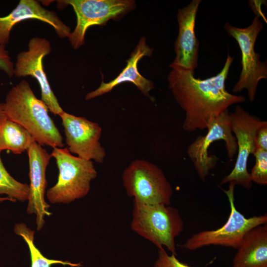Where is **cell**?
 Wrapping results in <instances>:
<instances>
[{
  "instance_id": "obj_1",
  "label": "cell",
  "mask_w": 267,
  "mask_h": 267,
  "mask_svg": "<svg viewBox=\"0 0 267 267\" xmlns=\"http://www.w3.org/2000/svg\"><path fill=\"white\" fill-rule=\"evenodd\" d=\"M233 60L228 54L221 71L203 80L195 78L194 72L170 66L172 70L168 77V86L184 111L182 127L185 131L207 129L229 106L245 101L243 96L230 93L226 89L225 82Z\"/></svg>"
},
{
  "instance_id": "obj_2",
  "label": "cell",
  "mask_w": 267,
  "mask_h": 267,
  "mask_svg": "<svg viewBox=\"0 0 267 267\" xmlns=\"http://www.w3.org/2000/svg\"><path fill=\"white\" fill-rule=\"evenodd\" d=\"M2 106L4 115L26 130L35 142L52 148L63 147V137L47 106L36 97L27 81L22 80L10 89Z\"/></svg>"
},
{
  "instance_id": "obj_3",
  "label": "cell",
  "mask_w": 267,
  "mask_h": 267,
  "mask_svg": "<svg viewBox=\"0 0 267 267\" xmlns=\"http://www.w3.org/2000/svg\"><path fill=\"white\" fill-rule=\"evenodd\" d=\"M131 227L158 249L165 246L172 254L177 255L175 239L183 231L184 224L177 208L164 204L134 202Z\"/></svg>"
},
{
  "instance_id": "obj_4",
  "label": "cell",
  "mask_w": 267,
  "mask_h": 267,
  "mask_svg": "<svg viewBox=\"0 0 267 267\" xmlns=\"http://www.w3.org/2000/svg\"><path fill=\"white\" fill-rule=\"evenodd\" d=\"M59 171L54 185L46 191L51 203L68 204L86 196L97 172L92 161L74 156L66 148H54L50 154Z\"/></svg>"
},
{
  "instance_id": "obj_5",
  "label": "cell",
  "mask_w": 267,
  "mask_h": 267,
  "mask_svg": "<svg viewBox=\"0 0 267 267\" xmlns=\"http://www.w3.org/2000/svg\"><path fill=\"white\" fill-rule=\"evenodd\" d=\"M122 179L127 195L134 202L147 205H170L171 184L163 171L147 160L133 161L123 172Z\"/></svg>"
},
{
  "instance_id": "obj_6",
  "label": "cell",
  "mask_w": 267,
  "mask_h": 267,
  "mask_svg": "<svg viewBox=\"0 0 267 267\" xmlns=\"http://www.w3.org/2000/svg\"><path fill=\"white\" fill-rule=\"evenodd\" d=\"M235 185L229 183L226 195L230 212L226 222L215 230H203L195 233L181 246L188 250H195L210 245L231 247L236 249L246 233L253 228L267 223V214L246 218L235 206L234 191Z\"/></svg>"
},
{
  "instance_id": "obj_7",
  "label": "cell",
  "mask_w": 267,
  "mask_h": 267,
  "mask_svg": "<svg viewBox=\"0 0 267 267\" xmlns=\"http://www.w3.org/2000/svg\"><path fill=\"white\" fill-rule=\"evenodd\" d=\"M224 27L227 34L236 41L241 52V71L232 91L237 93L246 89L249 100L253 102L259 82L267 78V62H261L260 55L255 51L256 41L263 24L259 17L256 16L246 28L233 26L229 23H226Z\"/></svg>"
},
{
  "instance_id": "obj_8",
  "label": "cell",
  "mask_w": 267,
  "mask_h": 267,
  "mask_svg": "<svg viewBox=\"0 0 267 267\" xmlns=\"http://www.w3.org/2000/svg\"><path fill=\"white\" fill-rule=\"evenodd\" d=\"M58 3L62 6L70 5L75 12L77 24L68 37L75 49L84 44L89 27L105 24L108 20L128 13L135 6L134 1L132 0H64Z\"/></svg>"
},
{
  "instance_id": "obj_9",
  "label": "cell",
  "mask_w": 267,
  "mask_h": 267,
  "mask_svg": "<svg viewBox=\"0 0 267 267\" xmlns=\"http://www.w3.org/2000/svg\"><path fill=\"white\" fill-rule=\"evenodd\" d=\"M207 133L198 136L188 146L187 155L200 178L205 181L209 173L216 166L219 158L209 154L208 149L214 142L222 140L229 159L237 154V143L232 132L230 113L227 109L215 118L208 126Z\"/></svg>"
},
{
  "instance_id": "obj_10",
  "label": "cell",
  "mask_w": 267,
  "mask_h": 267,
  "mask_svg": "<svg viewBox=\"0 0 267 267\" xmlns=\"http://www.w3.org/2000/svg\"><path fill=\"white\" fill-rule=\"evenodd\" d=\"M230 113L232 132L236 139L237 156L232 170L222 179L220 184L232 183L250 189L253 182L247 170V162L250 155L256 150L255 136L262 121L239 105Z\"/></svg>"
},
{
  "instance_id": "obj_11",
  "label": "cell",
  "mask_w": 267,
  "mask_h": 267,
  "mask_svg": "<svg viewBox=\"0 0 267 267\" xmlns=\"http://www.w3.org/2000/svg\"><path fill=\"white\" fill-rule=\"evenodd\" d=\"M51 49L50 43L47 39L39 37L32 38L29 41L28 49L17 55L13 72L18 78L31 76L35 78L40 87L41 100L51 113L59 116L64 110L51 88L43 66V59L50 54Z\"/></svg>"
},
{
  "instance_id": "obj_12",
  "label": "cell",
  "mask_w": 267,
  "mask_h": 267,
  "mask_svg": "<svg viewBox=\"0 0 267 267\" xmlns=\"http://www.w3.org/2000/svg\"><path fill=\"white\" fill-rule=\"evenodd\" d=\"M59 116L68 150L84 160L102 163L106 152L99 141L102 129L99 124L64 111Z\"/></svg>"
},
{
  "instance_id": "obj_13",
  "label": "cell",
  "mask_w": 267,
  "mask_h": 267,
  "mask_svg": "<svg viewBox=\"0 0 267 267\" xmlns=\"http://www.w3.org/2000/svg\"><path fill=\"white\" fill-rule=\"evenodd\" d=\"M29 167V194L27 213L36 216L37 229H42L44 217L49 216V205L45 202L44 193L47 185L46 171L51 158L46 149L34 141L27 150Z\"/></svg>"
},
{
  "instance_id": "obj_14",
  "label": "cell",
  "mask_w": 267,
  "mask_h": 267,
  "mask_svg": "<svg viewBox=\"0 0 267 267\" xmlns=\"http://www.w3.org/2000/svg\"><path fill=\"white\" fill-rule=\"evenodd\" d=\"M201 0H192L178 9V33L175 44L176 57L170 66L194 72L198 66L199 43L195 33L197 13Z\"/></svg>"
},
{
  "instance_id": "obj_15",
  "label": "cell",
  "mask_w": 267,
  "mask_h": 267,
  "mask_svg": "<svg viewBox=\"0 0 267 267\" xmlns=\"http://www.w3.org/2000/svg\"><path fill=\"white\" fill-rule=\"evenodd\" d=\"M31 19L48 24L60 38H68L71 32L54 11L45 8L35 0H20L8 14L0 16V44L5 46L9 43L11 31L16 24Z\"/></svg>"
},
{
  "instance_id": "obj_16",
  "label": "cell",
  "mask_w": 267,
  "mask_h": 267,
  "mask_svg": "<svg viewBox=\"0 0 267 267\" xmlns=\"http://www.w3.org/2000/svg\"><path fill=\"white\" fill-rule=\"evenodd\" d=\"M152 51L153 49L146 44L145 38H140L130 57L127 61L126 66L122 72L116 78L109 82L105 83L102 81L97 89L86 94V100H90L107 93L118 85L125 82L134 84L142 93L151 98L149 92L154 88V85L151 81L144 78L139 73L137 64L143 57L151 56Z\"/></svg>"
},
{
  "instance_id": "obj_17",
  "label": "cell",
  "mask_w": 267,
  "mask_h": 267,
  "mask_svg": "<svg viewBox=\"0 0 267 267\" xmlns=\"http://www.w3.org/2000/svg\"><path fill=\"white\" fill-rule=\"evenodd\" d=\"M236 249L231 267H267V223L248 231Z\"/></svg>"
},
{
  "instance_id": "obj_18",
  "label": "cell",
  "mask_w": 267,
  "mask_h": 267,
  "mask_svg": "<svg viewBox=\"0 0 267 267\" xmlns=\"http://www.w3.org/2000/svg\"><path fill=\"white\" fill-rule=\"evenodd\" d=\"M34 141L29 132L4 114L0 118V151L21 154Z\"/></svg>"
},
{
  "instance_id": "obj_19",
  "label": "cell",
  "mask_w": 267,
  "mask_h": 267,
  "mask_svg": "<svg viewBox=\"0 0 267 267\" xmlns=\"http://www.w3.org/2000/svg\"><path fill=\"white\" fill-rule=\"evenodd\" d=\"M14 231L24 239L28 246L31 258V267H51L52 265L57 264L73 267L81 265L80 263L74 264L68 261L49 259L44 256L34 244V231L29 228L25 223L16 224Z\"/></svg>"
},
{
  "instance_id": "obj_20",
  "label": "cell",
  "mask_w": 267,
  "mask_h": 267,
  "mask_svg": "<svg viewBox=\"0 0 267 267\" xmlns=\"http://www.w3.org/2000/svg\"><path fill=\"white\" fill-rule=\"evenodd\" d=\"M0 194L15 201L24 202L28 200L29 185L14 178L4 166L0 157Z\"/></svg>"
},
{
  "instance_id": "obj_21",
  "label": "cell",
  "mask_w": 267,
  "mask_h": 267,
  "mask_svg": "<svg viewBox=\"0 0 267 267\" xmlns=\"http://www.w3.org/2000/svg\"><path fill=\"white\" fill-rule=\"evenodd\" d=\"M255 164L252 169L250 176L252 182L260 185L267 184V150L256 149L253 154Z\"/></svg>"
},
{
  "instance_id": "obj_22",
  "label": "cell",
  "mask_w": 267,
  "mask_h": 267,
  "mask_svg": "<svg viewBox=\"0 0 267 267\" xmlns=\"http://www.w3.org/2000/svg\"><path fill=\"white\" fill-rule=\"evenodd\" d=\"M154 267H192L179 261L176 256L169 255L164 248L158 249V258Z\"/></svg>"
},
{
  "instance_id": "obj_23",
  "label": "cell",
  "mask_w": 267,
  "mask_h": 267,
  "mask_svg": "<svg viewBox=\"0 0 267 267\" xmlns=\"http://www.w3.org/2000/svg\"><path fill=\"white\" fill-rule=\"evenodd\" d=\"M0 70L9 78L14 76V64L5 46L0 44Z\"/></svg>"
},
{
  "instance_id": "obj_24",
  "label": "cell",
  "mask_w": 267,
  "mask_h": 267,
  "mask_svg": "<svg viewBox=\"0 0 267 267\" xmlns=\"http://www.w3.org/2000/svg\"><path fill=\"white\" fill-rule=\"evenodd\" d=\"M255 144L256 149L267 150V122L262 121L258 128L255 136Z\"/></svg>"
},
{
  "instance_id": "obj_25",
  "label": "cell",
  "mask_w": 267,
  "mask_h": 267,
  "mask_svg": "<svg viewBox=\"0 0 267 267\" xmlns=\"http://www.w3.org/2000/svg\"><path fill=\"white\" fill-rule=\"evenodd\" d=\"M12 201V202H15L16 201L15 200L12 199H11L8 197H0V203H1V202H3L4 201Z\"/></svg>"
},
{
  "instance_id": "obj_26",
  "label": "cell",
  "mask_w": 267,
  "mask_h": 267,
  "mask_svg": "<svg viewBox=\"0 0 267 267\" xmlns=\"http://www.w3.org/2000/svg\"><path fill=\"white\" fill-rule=\"evenodd\" d=\"M4 114L3 111L2 103H0V118Z\"/></svg>"
}]
</instances>
